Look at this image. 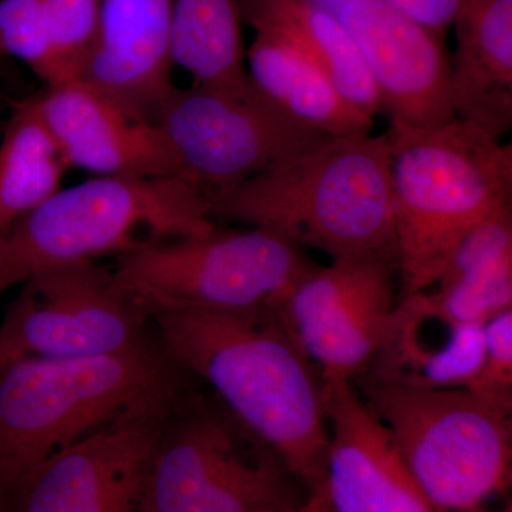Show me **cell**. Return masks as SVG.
<instances>
[{"label": "cell", "instance_id": "3", "mask_svg": "<svg viewBox=\"0 0 512 512\" xmlns=\"http://www.w3.org/2000/svg\"><path fill=\"white\" fill-rule=\"evenodd\" d=\"M208 202L214 220L274 232L330 261L396 262L387 134L322 138Z\"/></svg>", "mask_w": 512, "mask_h": 512}, {"label": "cell", "instance_id": "23", "mask_svg": "<svg viewBox=\"0 0 512 512\" xmlns=\"http://www.w3.org/2000/svg\"><path fill=\"white\" fill-rule=\"evenodd\" d=\"M0 56L22 60L47 87L74 80L57 49L46 0H0Z\"/></svg>", "mask_w": 512, "mask_h": 512}, {"label": "cell", "instance_id": "5", "mask_svg": "<svg viewBox=\"0 0 512 512\" xmlns=\"http://www.w3.org/2000/svg\"><path fill=\"white\" fill-rule=\"evenodd\" d=\"M207 195L177 177H94L62 188L0 241V292L50 268L214 231Z\"/></svg>", "mask_w": 512, "mask_h": 512}, {"label": "cell", "instance_id": "27", "mask_svg": "<svg viewBox=\"0 0 512 512\" xmlns=\"http://www.w3.org/2000/svg\"><path fill=\"white\" fill-rule=\"evenodd\" d=\"M262 512H330L328 503H326L325 495L322 490L309 491L306 495L305 500L298 505L288 508H276V510H268Z\"/></svg>", "mask_w": 512, "mask_h": 512}, {"label": "cell", "instance_id": "19", "mask_svg": "<svg viewBox=\"0 0 512 512\" xmlns=\"http://www.w3.org/2000/svg\"><path fill=\"white\" fill-rule=\"evenodd\" d=\"M249 86L269 106L325 137L370 133L372 117L350 106L322 70L278 37L255 32L247 50Z\"/></svg>", "mask_w": 512, "mask_h": 512}, {"label": "cell", "instance_id": "24", "mask_svg": "<svg viewBox=\"0 0 512 512\" xmlns=\"http://www.w3.org/2000/svg\"><path fill=\"white\" fill-rule=\"evenodd\" d=\"M100 3L101 0H46L57 49L74 80L92 46Z\"/></svg>", "mask_w": 512, "mask_h": 512}, {"label": "cell", "instance_id": "10", "mask_svg": "<svg viewBox=\"0 0 512 512\" xmlns=\"http://www.w3.org/2000/svg\"><path fill=\"white\" fill-rule=\"evenodd\" d=\"M180 178L205 195L232 190L325 138L245 96L192 87L168 94L156 119Z\"/></svg>", "mask_w": 512, "mask_h": 512}, {"label": "cell", "instance_id": "13", "mask_svg": "<svg viewBox=\"0 0 512 512\" xmlns=\"http://www.w3.org/2000/svg\"><path fill=\"white\" fill-rule=\"evenodd\" d=\"M393 123L434 127L456 119L440 36L384 0H343L336 12Z\"/></svg>", "mask_w": 512, "mask_h": 512}, {"label": "cell", "instance_id": "15", "mask_svg": "<svg viewBox=\"0 0 512 512\" xmlns=\"http://www.w3.org/2000/svg\"><path fill=\"white\" fill-rule=\"evenodd\" d=\"M174 0H101L96 32L77 80L134 119L153 123L174 89Z\"/></svg>", "mask_w": 512, "mask_h": 512}, {"label": "cell", "instance_id": "12", "mask_svg": "<svg viewBox=\"0 0 512 512\" xmlns=\"http://www.w3.org/2000/svg\"><path fill=\"white\" fill-rule=\"evenodd\" d=\"M181 400L127 414L63 448L20 484L10 512H140L151 456Z\"/></svg>", "mask_w": 512, "mask_h": 512}, {"label": "cell", "instance_id": "25", "mask_svg": "<svg viewBox=\"0 0 512 512\" xmlns=\"http://www.w3.org/2000/svg\"><path fill=\"white\" fill-rule=\"evenodd\" d=\"M468 390L512 402V308L484 323L483 362Z\"/></svg>", "mask_w": 512, "mask_h": 512}, {"label": "cell", "instance_id": "9", "mask_svg": "<svg viewBox=\"0 0 512 512\" xmlns=\"http://www.w3.org/2000/svg\"><path fill=\"white\" fill-rule=\"evenodd\" d=\"M154 342L150 316L96 261L50 266L29 276L0 322V362L119 355Z\"/></svg>", "mask_w": 512, "mask_h": 512}, {"label": "cell", "instance_id": "11", "mask_svg": "<svg viewBox=\"0 0 512 512\" xmlns=\"http://www.w3.org/2000/svg\"><path fill=\"white\" fill-rule=\"evenodd\" d=\"M394 274L384 258L312 264L275 306L323 383H353L372 366L396 311Z\"/></svg>", "mask_w": 512, "mask_h": 512}, {"label": "cell", "instance_id": "14", "mask_svg": "<svg viewBox=\"0 0 512 512\" xmlns=\"http://www.w3.org/2000/svg\"><path fill=\"white\" fill-rule=\"evenodd\" d=\"M328 447L320 490L330 512H440L353 383L325 384Z\"/></svg>", "mask_w": 512, "mask_h": 512}, {"label": "cell", "instance_id": "6", "mask_svg": "<svg viewBox=\"0 0 512 512\" xmlns=\"http://www.w3.org/2000/svg\"><path fill=\"white\" fill-rule=\"evenodd\" d=\"M353 384L440 512H483L510 484L512 402L369 377Z\"/></svg>", "mask_w": 512, "mask_h": 512}, {"label": "cell", "instance_id": "16", "mask_svg": "<svg viewBox=\"0 0 512 512\" xmlns=\"http://www.w3.org/2000/svg\"><path fill=\"white\" fill-rule=\"evenodd\" d=\"M36 99L70 168L96 177L180 178L156 124L134 119L80 80L47 87Z\"/></svg>", "mask_w": 512, "mask_h": 512}, {"label": "cell", "instance_id": "28", "mask_svg": "<svg viewBox=\"0 0 512 512\" xmlns=\"http://www.w3.org/2000/svg\"><path fill=\"white\" fill-rule=\"evenodd\" d=\"M0 512H10L9 505L0 500Z\"/></svg>", "mask_w": 512, "mask_h": 512}, {"label": "cell", "instance_id": "4", "mask_svg": "<svg viewBox=\"0 0 512 512\" xmlns=\"http://www.w3.org/2000/svg\"><path fill=\"white\" fill-rule=\"evenodd\" d=\"M394 247L404 296L427 291L458 242L511 204L512 148L467 120L390 124Z\"/></svg>", "mask_w": 512, "mask_h": 512}, {"label": "cell", "instance_id": "26", "mask_svg": "<svg viewBox=\"0 0 512 512\" xmlns=\"http://www.w3.org/2000/svg\"><path fill=\"white\" fill-rule=\"evenodd\" d=\"M407 18L419 23L436 35H443L448 26L454 25L458 15L470 0H384Z\"/></svg>", "mask_w": 512, "mask_h": 512}, {"label": "cell", "instance_id": "7", "mask_svg": "<svg viewBox=\"0 0 512 512\" xmlns=\"http://www.w3.org/2000/svg\"><path fill=\"white\" fill-rule=\"evenodd\" d=\"M296 484L302 483L274 450L245 429L214 394L195 389L164 421L140 512L288 508L305 500L296 497Z\"/></svg>", "mask_w": 512, "mask_h": 512}, {"label": "cell", "instance_id": "21", "mask_svg": "<svg viewBox=\"0 0 512 512\" xmlns=\"http://www.w3.org/2000/svg\"><path fill=\"white\" fill-rule=\"evenodd\" d=\"M238 0H174L170 55L198 87L231 96L249 92Z\"/></svg>", "mask_w": 512, "mask_h": 512}, {"label": "cell", "instance_id": "22", "mask_svg": "<svg viewBox=\"0 0 512 512\" xmlns=\"http://www.w3.org/2000/svg\"><path fill=\"white\" fill-rule=\"evenodd\" d=\"M69 168L36 97L19 103L0 141V234L62 190Z\"/></svg>", "mask_w": 512, "mask_h": 512}, {"label": "cell", "instance_id": "17", "mask_svg": "<svg viewBox=\"0 0 512 512\" xmlns=\"http://www.w3.org/2000/svg\"><path fill=\"white\" fill-rule=\"evenodd\" d=\"M454 26V114L501 138L512 124V0H470Z\"/></svg>", "mask_w": 512, "mask_h": 512}, {"label": "cell", "instance_id": "8", "mask_svg": "<svg viewBox=\"0 0 512 512\" xmlns=\"http://www.w3.org/2000/svg\"><path fill=\"white\" fill-rule=\"evenodd\" d=\"M312 265L303 249L261 228L146 245L117 258L114 285L148 316L274 309Z\"/></svg>", "mask_w": 512, "mask_h": 512}, {"label": "cell", "instance_id": "2", "mask_svg": "<svg viewBox=\"0 0 512 512\" xmlns=\"http://www.w3.org/2000/svg\"><path fill=\"white\" fill-rule=\"evenodd\" d=\"M200 386L158 339L119 355L0 362V500L10 508L32 471L87 434Z\"/></svg>", "mask_w": 512, "mask_h": 512}, {"label": "cell", "instance_id": "18", "mask_svg": "<svg viewBox=\"0 0 512 512\" xmlns=\"http://www.w3.org/2000/svg\"><path fill=\"white\" fill-rule=\"evenodd\" d=\"M483 349L484 325L446 322L403 298L386 342L360 377L421 389H468L480 372Z\"/></svg>", "mask_w": 512, "mask_h": 512}, {"label": "cell", "instance_id": "20", "mask_svg": "<svg viewBox=\"0 0 512 512\" xmlns=\"http://www.w3.org/2000/svg\"><path fill=\"white\" fill-rule=\"evenodd\" d=\"M255 32L295 47L329 77L350 106L375 117L383 110L359 50L335 12L313 0H238Z\"/></svg>", "mask_w": 512, "mask_h": 512}, {"label": "cell", "instance_id": "29", "mask_svg": "<svg viewBox=\"0 0 512 512\" xmlns=\"http://www.w3.org/2000/svg\"><path fill=\"white\" fill-rule=\"evenodd\" d=\"M2 237H3V235H2V234H0V241H2Z\"/></svg>", "mask_w": 512, "mask_h": 512}, {"label": "cell", "instance_id": "1", "mask_svg": "<svg viewBox=\"0 0 512 512\" xmlns=\"http://www.w3.org/2000/svg\"><path fill=\"white\" fill-rule=\"evenodd\" d=\"M158 342L309 491L328 447L325 383L274 309L151 316Z\"/></svg>", "mask_w": 512, "mask_h": 512}]
</instances>
